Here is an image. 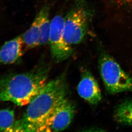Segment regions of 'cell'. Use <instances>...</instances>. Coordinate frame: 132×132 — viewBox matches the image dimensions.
<instances>
[{
  "label": "cell",
  "instance_id": "cell-1",
  "mask_svg": "<svg viewBox=\"0 0 132 132\" xmlns=\"http://www.w3.org/2000/svg\"><path fill=\"white\" fill-rule=\"evenodd\" d=\"M68 94L64 75L47 82L28 104L22 118L16 121L14 132H51V116Z\"/></svg>",
  "mask_w": 132,
  "mask_h": 132
},
{
  "label": "cell",
  "instance_id": "cell-2",
  "mask_svg": "<svg viewBox=\"0 0 132 132\" xmlns=\"http://www.w3.org/2000/svg\"><path fill=\"white\" fill-rule=\"evenodd\" d=\"M50 69L47 64H41L30 71L2 77L0 102L9 101L19 106L28 104L46 84Z\"/></svg>",
  "mask_w": 132,
  "mask_h": 132
},
{
  "label": "cell",
  "instance_id": "cell-3",
  "mask_svg": "<svg viewBox=\"0 0 132 132\" xmlns=\"http://www.w3.org/2000/svg\"><path fill=\"white\" fill-rule=\"evenodd\" d=\"M99 69L106 89L110 94L132 92V78L113 58L106 53L99 57Z\"/></svg>",
  "mask_w": 132,
  "mask_h": 132
},
{
  "label": "cell",
  "instance_id": "cell-4",
  "mask_svg": "<svg viewBox=\"0 0 132 132\" xmlns=\"http://www.w3.org/2000/svg\"><path fill=\"white\" fill-rule=\"evenodd\" d=\"M64 38L69 46L78 44L84 40L87 28L88 15L81 6L72 9L64 18Z\"/></svg>",
  "mask_w": 132,
  "mask_h": 132
},
{
  "label": "cell",
  "instance_id": "cell-5",
  "mask_svg": "<svg viewBox=\"0 0 132 132\" xmlns=\"http://www.w3.org/2000/svg\"><path fill=\"white\" fill-rule=\"evenodd\" d=\"M64 18L56 15L51 21L49 43L53 59L56 62H62L71 56L72 47L69 46L64 38Z\"/></svg>",
  "mask_w": 132,
  "mask_h": 132
},
{
  "label": "cell",
  "instance_id": "cell-6",
  "mask_svg": "<svg viewBox=\"0 0 132 132\" xmlns=\"http://www.w3.org/2000/svg\"><path fill=\"white\" fill-rule=\"evenodd\" d=\"M75 110V104L67 97L62 100L50 118L49 126L51 131L59 132L66 129L72 121Z\"/></svg>",
  "mask_w": 132,
  "mask_h": 132
},
{
  "label": "cell",
  "instance_id": "cell-7",
  "mask_svg": "<svg viewBox=\"0 0 132 132\" xmlns=\"http://www.w3.org/2000/svg\"><path fill=\"white\" fill-rule=\"evenodd\" d=\"M77 90L80 97L90 104H97L102 98L97 81L86 69L82 72Z\"/></svg>",
  "mask_w": 132,
  "mask_h": 132
},
{
  "label": "cell",
  "instance_id": "cell-8",
  "mask_svg": "<svg viewBox=\"0 0 132 132\" xmlns=\"http://www.w3.org/2000/svg\"><path fill=\"white\" fill-rule=\"evenodd\" d=\"M22 36L6 42L0 47V65H10L18 61L24 54Z\"/></svg>",
  "mask_w": 132,
  "mask_h": 132
},
{
  "label": "cell",
  "instance_id": "cell-9",
  "mask_svg": "<svg viewBox=\"0 0 132 132\" xmlns=\"http://www.w3.org/2000/svg\"><path fill=\"white\" fill-rule=\"evenodd\" d=\"M50 10V7L48 5H45L37 14L39 19L40 28L39 46L45 45L49 43L51 29V21L49 20Z\"/></svg>",
  "mask_w": 132,
  "mask_h": 132
},
{
  "label": "cell",
  "instance_id": "cell-10",
  "mask_svg": "<svg viewBox=\"0 0 132 132\" xmlns=\"http://www.w3.org/2000/svg\"><path fill=\"white\" fill-rule=\"evenodd\" d=\"M114 118L119 123L132 126V100H126L117 105Z\"/></svg>",
  "mask_w": 132,
  "mask_h": 132
},
{
  "label": "cell",
  "instance_id": "cell-11",
  "mask_svg": "<svg viewBox=\"0 0 132 132\" xmlns=\"http://www.w3.org/2000/svg\"><path fill=\"white\" fill-rule=\"evenodd\" d=\"M39 37V16L37 15L29 29L22 35L25 49H30L39 46L38 43Z\"/></svg>",
  "mask_w": 132,
  "mask_h": 132
},
{
  "label": "cell",
  "instance_id": "cell-12",
  "mask_svg": "<svg viewBox=\"0 0 132 132\" xmlns=\"http://www.w3.org/2000/svg\"><path fill=\"white\" fill-rule=\"evenodd\" d=\"M15 122L13 110H0V132H14Z\"/></svg>",
  "mask_w": 132,
  "mask_h": 132
},
{
  "label": "cell",
  "instance_id": "cell-13",
  "mask_svg": "<svg viewBox=\"0 0 132 132\" xmlns=\"http://www.w3.org/2000/svg\"><path fill=\"white\" fill-rule=\"evenodd\" d=\"M118 4L121 5L132 6V0H113Z\"/></svg>",
  "mask_w": 132,
  "mask_h": 132
}]
</instances>
